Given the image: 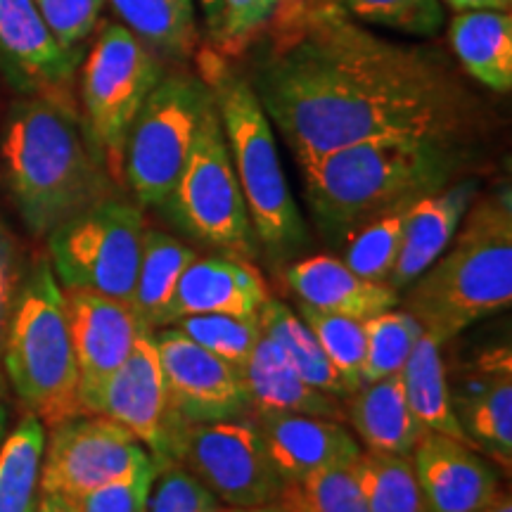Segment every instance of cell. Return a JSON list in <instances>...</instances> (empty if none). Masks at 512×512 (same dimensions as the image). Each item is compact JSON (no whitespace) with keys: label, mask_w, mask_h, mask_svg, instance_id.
Listing matches in <instances>:
<instances>
[{"label":"cell","mask_w":512,"mask_h":512,"mask_svg":"<svg viewBox=\"0 0 512 512\" xmlns=\"http://www.w3.org/2000/svg\"><path fill=\"white\" fill-rule=\"evenodd\" d=\"M280 12L249 83L299 164L375 138L463 143L475 100L439 53L380 38L332 0Z\"/></svg>","instance_id":"obj_1"},{"label":"cell","mask_w":512,"mask_h":512,"mask_svg":"<svg viewBox=\"0 0 512 512\" xmlns=\"http://www.w3.org/2000/svg\"><path fill=\"white\" fill-rule=\"evenodd\" d=\"M299 166L318 226L330 235H349L451 185L465 166V147L453 140L375 138Z\"/></svg>","instance_id":"obj_2"},{"label":"cell","mask_w":512,"mask_h":512,"mask_svg":"<svg viewBox=\"0 0 512 512\" xmlns=\"http://www.w3.org/2000/svg\"><path fill=\"white\" fill-rule=\"evenodd\" d=\"M0 157L12 200L38 238H48L60 223L112 197V178L67 102L41 95L15 102Z\"/></svg>","instance_id":"obj_3"},{"label":"cell","mask_w":512,"mask_h":512,"mask_svg":"<svg viewBox=\"0 0 512 512\" xmlns=\"http://www.w3.org/2000/svg\"><path fill=\"white\" fill-rule=\"evenodd\" d=\"M460 226L439 259L408 285L403 302L441 344L512 304L510 190L470 204Z\"/></svg>","instance_id":"obj_4"},{"label":"cell","mask_w":512,"mask_h":512,"mask_svg":"<svg viewBox=\"0 0 512 512\" xmlns=\"http://www.w3.org/2000/svg\"><path fill=\"white\" fill-rule=\"evenodd\" d=\"M200 72L219 110L254 238L273 254L290 252L306 240V226L280 164L271 119L252 83L230 67L226 55L204 50Z\"/></svg>","instance_id":"obj_5"},{"label":"cell","mask_w":512,"mask_h":512,"mask_svg":"<svg viewBox=\"0 0 512 512\" xmlns=\"http://www.w3.org/2000/svg\"><path fill=\"white\" fill-rule=\"evenodd\" d=\"M0 363L19 401L46 427L81 415L67 299L48 259L24 273Z\"/></svg>","instance_id":"obj_6"},{"label":"cell","mask_w":512,"mask_h":512,"mask_svg":"<svg viewBox=\"0 0 512 512\" xmlns=\"http://www.w3.org/2000/svg\"><path fill=\"white\" fill-rule=\"evenodd\" d=\"M164 76L157 55L124 24L107 22L81 72L83 131L114 183H124L128 131Z\"/></svg>","instance_id":"obj_7"},{"label":"cell","mask_w":512,"mask_h":512,"mask_svg":"<svg viewBox=\"0 0 512 512\" xmlns=\"http://www.w3.org/2000/svg\"><path fill=\"white\" fill-rule=\"evenodd\" d=\"M143 238V211L107 197L48 235V261L62 290L93 292L131 304Z\"/></svg>","instance_id":"obj_8"},{"label":"cell","mask_w":512,"mask_h":512,"mask_svg":"<svg viewBox=\"0 0 512 512\" xmlns=\"http://www.w3.org/2000/svg\"><path fill=\"white\" fill-rule=\"evenodd\" d=\"M211 100L202 76L188 74L162 76L147 95L124 150V181L143 207L169 204Z\"/></svg>","instance_id":"obj_9"},{"label":"cell","mask_w":512,"mask_h":512,"mask_svg":"<svg viewBox=\"0 0 512 512\" xmlns=\"http://www.w3.org/2000/svg\"><path fill=\"white\" fill-rule=\"evenodd\" d=\"M164 211L178 228L204 245L240 259L256 254L254 228L214 100L204 112L188 162Z\"/></svg>","instance_id":"obj_10"},{"label":"cell","mask_w":512,"mask_h":512,"mask_svg":"<svg viewBox=\"0 0 512 512\" xmlns=\"http://www.w3.org/2000/svg\"><path fill=\"white\" fill-rule=\"evenodd\" d=\"M176 463L188 467L226 505H266L283 494L285 482L268 456L254 418L185 420Z\"/></svg>","instance_id":"obj_11"},{"label":"cell","mask_w":512,"mask_h":512,"mask_svg":"<svg viewBox=\"0 0 512 512\" xmlns=\"http://www.w3.org/2000/svg\"><path fill=\"white\" fill-rule=\"evenodd\" d=\"M147 448L105 415L81 413L50 427L41 465V494L72 498L136 470Z\"/></svg>","instance_id":"obj_12"},{"label":"cell","mask_w":512,"mask_h":512,"mask_svg":"<svg viewBox=\"0 0 512 512\" xmlns=\"http://www.w3.org/2000/svg\"><path fill=\"white\" fill-rule=\"evenodd\" d=\"M91 415H105L126 427L147 448L157 467L176 463L185 418L176 413L169 399L155 330L138 332L131 354L100 389Z\"/></svg>","instance_id":"obj_13"},{"label":"cell","mask_w":512,"mask_h":512,"mask_svg":"<svg viewBox=\"0 0 512 512\" xmlns=\"http://www.w3.org/2000/svg\"><path fill=\"white\" fill-rule=\"evenodd\" d=\"M166 389L176 413L188 422L252 418L242 370L209 354L176 328L155 330Z\"/></svg>","instance_id":"obj_14"},{"label":"cell","mask_w":512,"mask_h":512,"mask_svg":"<svg viewBox=\"0 0 512 512\" xmlns=\"http://www.w3.org/2000/svg\"><path fill=\"white\" fill-rule=\"evenodd\" d=\"M79 62V50L57 41L34 0H0V67L19 91L72 105Z\"/></svg>","instance_id":"obj_15"},{"label":"cell","mask_w":512,"mask_h":512,"mask_svg":"<svg viewBox=\"0 0 512 512\" xmlns=\"http://www.w3.org/2000/svg\"><path fill=\"white\" fill-rule=\"evenodd\" d=\"M69 332L79 368L81 413H91L100 389L126 361L143 320L131 304L83 290H64Z\"/></svg>","instance_id":"obj_16"},{"label":"cell","mask_w":512,"mask_h":512,"mask_svg":"<svg viewBox=\"0 0 512 512\" xmlns=\"http://www.w3.org/2000/svg\"><path fill=\"white\" fill-rule=\"evenodd\" d=\"M411 460L425 512H475L501 494L496 467L465 441L427 430Z\"/></svg>","instance_id":"obj_17"},{"label":"cell","mask_w":512,"mask_h":512,"mask_svg":"<svg viewBox=\"0 0 512 512\" xmlns=\"http://www.w3.org/2000/svg\"><path fill=\"white\" fill-rule=\"evenodd\" d=\"M285 484L304 482L335 465L354 463L363 446L344 422L297 413L252 415Z\"/></svg>","instance_id":"obj_18"},{"label":"cell","mask_w":512,"mask_h":512,"mask_svg":"<svg viewBox=\"0 0 512 512\" xmlns=\"http://www.w3.org/2000/svg\"><path fill=\"white\" fill-rule=\"evenodd\" d=\"M268 285L259 268L240 256H197L178 280L166 328L185 316L259 318L268 302Z\"/></svg>","instance_id":"obj_19"},{"label":"cell","mask_w":512,"mask_h":512,"mask_svg":"<svg viewBox=\"0 0 512 512\" xmlns=\"http://www.w3.org/2000/svg\"><path fill=\"white\" fill-rule=\"evenodd\" d=\"M458 422L477 451L510 470L512 463V361L510 349L482 358L465 392L451 394Z\"/></svg>","instance_id":"obj_20"},{"label":"cell","mask_w":512,"mask_h":512,"mask_svg":"<svg viewBox=\"0 0 512 512\" xmlns=\"http://www.w3.org/2000/svg\"><path fill=\"white\" fill-rule=\"evenodd\" d=\"M477 197V181L451 183L411 204L403 223L399 259L389 278L394 290H406L439 259L458 233L467 209Z\"/></svg>","instance_id":"obj_21"},{"label":"cell","mask_w":512,"mask_h":512,"mask_svg":"<svg viewBox=\"0 0 512 512\" xmlns=\"http://www.w3.org/2000/svg\"><path fill=\"white\" fill-rule=\"evenodd\" d=\"M287 285L299 304L323 313L368 320L399 306V290L351 271L337 256H309L287 268Z\"/></svg>","instance_id":"obj_22"},{"label":"cell","mask_w":512,"mask_h":512,"mask_svg":"<svg viewBox=\"0 0 512 512\" xmlns=\"http://www.w3.org/2000/svg\"><path fill=\"white\" fill-rule=\"evenodd\" d=\"M242 377H245L249 403H252V415L297 413L347 422L344 399L320 392L304 382V377L290 366L283 349L264 332L242 368Z\"/></svg>","instance_id":"obj_23"},{"label":"cell","mask_w":512,"mask_h":512,"mask_svg":"<svg viewBox=\"0 0 512 512\" xmlns=\"http://www.w3.org/2000/svg\"><path fill=\"white\" fill-rule=\"evenodd\" d=\"M344 413L366 451L411 453L427 432L408 408L399 373L363 382L344 399Z\"/></svg>","instance_id":"obj_24"},{"label":"cell","mask_w":512,"mask_h":512,"mask_svg":"<svg viewBox=\"0 0 512 512\" xmlns=\"http://www.w3.org/2000/svg\"><path fill=\"white\" fill-rule=\"evenodd\" d=\"M448 43L460 67L496 93L512 88V17L503 10L456 12L448 24Z\"/></svg>","instance_id":"obj_25"},{"label":"cell","mask_w":512,"mask_h":512,"mask_svg":"<svg viewBox=\"0 0 512 512\" xmlns=\"http://www.w3.org/2000/svg\"><path fill=\"white\" fill-rule=\"evenodd\" d=\"M399 375L408 408L425 430L470 444L453 408L451 387L446 382L444 358H441V342L437 337L422 332Z\"/></svg>","instance_id":"obj_26"},{"label":"cell","mask_w":512,"mask_h":512,"mask_svg":"<svg viewBox=\"0 0 512 512\" xmlns=\"http://www.w3.org/2000/svg\"><path fill=\"white\" fill-rule=\"evenodd\" d=\"M197 259V252L174 235L145 228L143 254H140L136 290H133V311L143 320L145 328H166L169 306L176 285L185 268Z\"/></svg>","instance_id":"obj_27"},{"label":"cell","mask_w":512,"mask_h":512,"mask_svg":"<svg viewBox=\"0 0 512 512\" xmlns=\"http://www.w3.org/2000/svg\"><path fill=\"white\" fill-rule=\"evenodd\" d=\"M121 24L157 57L185 60L197 48V19L192 0H107Z\"/></svg>","instance_id":"obj_28"},{"label":"cell","mask_w":512,"mask_h":512,"mask_svg":"<svg viewBox=\"0 0 512 512\" xmlns=\"http://www.w3.org/2000/svg\"><path fill=\"white\" fill-rule=\"evenodd\" d=\"M46 425L27 413L0 441V512H36Z\"/></svg>","instance_id":"obj_29"},{"label":"cell","mask_w":512,"mask_h":512,"mask_svg":"<svg viewBox=\"0 0 512 512\" xmlns=\"http://www.w3.org/2000/svg\"><path fill=\"white\" fill-rule=\"evenodd\" d=\"M259 325L261 332L283 349L290 366L304 377V382H309L320 392L337 396V399H347L351 394L330 363V358L325 356L318 339L313 337V332L306 328L304 320L290 306L268 297L264 309L259 311Z\"/></svg>","instance_id":"obj_30"},{"label":"cell","mask_w":512,"mask_h":512,"mask_svg":"<svg viewBox=\"0 0 512 512\" xmlns=\"http://www.w3.org/2000/svg\"><path fill=\"white\" fill-rule=\"evenodd\" d=\"M368 512H425L411 453L366 451L354 463Z\"/></svg>","instance_id":"obj_31"},{"label":"cell","mask_w":512,"mask_h":512,"mask_svg":"<svg viewBox=\"0 0 512 512\" xmlns=\"http://www.w3.org/2000/svg\"><path fill=\"white\" fill-rule=\"evenodd\" d=\"M411 204H403L349 233L342 261L373 283H389L403 242V223Z\"/></svg>","instance_id":"obj_32"},{"label":"cell","mask_w":512,"mask_h":512,"mask_svg":"<svg viewBox=\"0 0 512 512\" xmlns=\"http://www.w3.org/2000/svg\"><path fill=\"white\" fill-rule=\"evenodd\" d=\"M366 332V363H363V382H375L382 377L401 373L415 344H418L422 325L406 309H389L363 320Z\"/></svg>","instance_id":"obj_33"},{"label":"cell","mask_w":512,"mask_h":512,"mask_svg":"<svg viewBox=\"0 0 512 512\" xmlns=\"http://www.w3.org/2000/svg\"><path fill=\"white\" fill-rule=\"evenodd\" d=\"M299 318L313 332L325 356L330 358L339 377L347 384L349 392L354 394L363 384V363H366L363 320L337 316V313H323L304 304H299Z\"/></svg>","instance_id":"obj_34"},{"label":"cell","mask_w":512,"mask_h":512,"mask_svg":"<svg viewBox=\"0 0 512 512\" xmlns=\"http://www.w3.org/2000/svg\"><path fill=\"white\" fill-rule=\"evenodd\" d=\"M354 463L335 465L304 482L285 484L278 503L287 512H368Z\"/></svg>","instance_id":"obj_35"},{"label":"cell","mask_w":512,"mask_h":512,"mask_svg":"<svg viewBox=\"0 0 512 512\" xmlns=\"http://www.w3.org/2000/svg\"><path fill=\"white\" fill-rule=\"evenodd\" d=\"M351 19L406 36H434L444 27L441 0H332Z\"/></svg>","instance_id":"obj_36"},{"label":"cell","mask_w":512,"mask_h":512,"mask_svg":"<svg viewBox=\"0 0 512 512\" xmlns=\"http://www.w3.org/2000/svg\"><path fill=\"white\" fill-rule=\"evenodd\" d=\"M171 328L183 332L185 337L200 344L209 354L223 358L238 370L245 368L249 354L261 337L259 318H238V316H185L176 320Z\"/></svg>","instance_id":"obj_37"},{"label":"cell","mask_w":512,"mask_h":512,"mask_svg":"<svg viewBox=\"0 0 512 512\" xmlns=\"http://www.w3.org/2000/svg\"><path fill=\"white\" fill-rule=\"evenodd\" d=\"M290 0H219V15L211 29L216 53L238 55L268 27Z\"/></svg>","instance_id":"obj_38"},{"label":"cell","mask_w":512,"mask_h":512,"mask_svg":"<svg viewBox=\"0 0 512 512\" xmlns=\"http://www.w3.org/2000/svg\"><path fill=\"white\" fill-rule=\"evenodd\" d=\"M155 477L157 463L147 458L128 475L72 498L69 505H72V512H147Z\"/></svg>","instance_id":"obj_39"},{"label":"cell","mask_w":512,"mask_h":512,"mask_svg":"<svg viewBox=\"0 0 512 512\" xmlns=\"http://www.w3.org/2000/svg\"><path fill=\"white\" fill-rule=\"evenodd\" d=\"M221 501L188 467L169 463L157 467L147 512H219Z\"/></svg>","instance_id":"obj_40"},{"label":"cell","mask_w":512,"mask_h":512,"mask_svg":"<svg viewBox=\"0 0 512 512\" xmlns=\"http://www.w3.org/2000/svg\"><path fill=\"white\" fill-rule=\"evenodd\" d=\"M41 17L64 48L79 50L98 27L107 0H34Z\"/></svg>","instance_id":"obj_41"},{"label":"cell","mask_w":512,"mask_h":512,"mask_svg":"<svg viewBox=\"0 0 512 512\" xmlns=\"http://www.w3.org/2000/svg\"><path fill=\"white\" fill-rule=\"evenodd\" d=\"M24 280V266L22 256H19L17 242L12 235L0 226V354H3L5 332H8V323L15 309L19 287Z\"/></svg>","instance_id":"obj_42"},{"label":"cell","mask_w":512,"mask_h":512,"mask_svg":"<svg viewBox=\"0 0 512 512\" xmlns=\"http://www.w3.org/2000/svg\"><path fill=\"white\" fill-rule=\"evenodd\" d=\"M453 12H467V10H503L510 12L512 0H441Z\"/></svg>","instance_id":"obj_43"},{"label":"cell","mask_w":512,"mask_h":512,"mask_svg":"<svg viewBox=\"0 0 512 512\" xmlns=\"http://www.w3.org/2000/svg\"><path fill=\"white\" fill-rule=\"evenodd\" d=\"M36 512H72V505H69L67 498H62V496L41 494L38 496Z\"/></svg>","instance_id":"obj_44"},{"label":"cell","mask_w":512,"mask_h":512,"mask_svg":"<svg viewBox=\"0 0 512 512\" xmlns=\"http://www.w3.org/2000/svg\"><path fill=\"white\" fill-rule=\"evenodd\" d=\"M219 512H287L278 501L266 503V505H247V508H238V505H228V508H221Z\"/></svg>","instance_id":"obj_45"},{"label":"cell","mask_w":512,"mask_h":512,"mask_svg":"<svg viewBox=\"0 0 512 512\" xmlns=\"http://www.w3.org/2000/svg\"><path fill=\"white\" fill-rule=\"evenodd\" d=\"M475 512H512V501L508 494H498L494 501L486 503L484 508H479Z\"/></svg>","instance_id":"obj_46"},{"label":"cell","mask_w":512,"mask_h":512,"mask_svg":"<svg viewBox=\"0 0 512 512\" xmlns=\"http://www.w3.org/2000/svg\"><path fill=\"white\" fill-rule=\"evenodd\" d=\"M202 8H204V15H207L209 29H214L216 15H219V0H202Z\"/></svg>","instance_id":"obj_47"},{"label":"cell","mask_w":512,"mask_h":512,"mask_svg":"<svg viewBox=\"0 0 512 512\" xmlns=\"http://www.w3.org/2000/svg\"><path fill=\"white\" fill-rule=\"evenodd\" d=\"M5 430H8V408L0 403V441L5 437Z\"/></svg>","instance_id":"obj_48"},{"label":"cell","mask_w":512,"mask_h":512,"mask_svg":"<svg viewBox=\"0 0 512 512\" xmlns=\"http://www.w3.org/2000/svg\"><path fill=\"white\" fill-rule=\"evenodd\" d=\"M5 394V377H3V370H0V399H3Z\"/></svg>","instance_id":"obj_49"}]
</instances>
